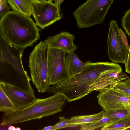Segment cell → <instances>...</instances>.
I'll list each match as a JSON object with an SVG mask.
<instances>
[{"instance_id": "obj_1", "label": "cell", "mask_w": 130, "mask_h": 130, "mask_svg": "<svg viewBox=\"0 0 130 130\" xmlns=\"http://www.w3.org/2000/svg\"><path fill=\"white\" fill-rule=\"evenodd\" d=\"M24 49L10 43L0 31V82L35 95L30 83L31 79L23 65Z\"/></svg>"}, {"instance_id": "obj_2", "label": "cell", "mask_w": 130, "mask_h": 130, "mask_svg": "<svg viewBox=\"0 0 130 130\" xmlns=\"http://www.w3.org/2000/svg\"><path fill=\"white\" fill-rule=\"evenodd\" d=\"M86 62L87 65L81 71L50 86L47 92H60L66 97L69 102L77 100L90 93L92 85L103 73L117 64L113 62H92L91 61Z\"/></svg>"}, {"instance_id": "obj_3", "label": "cell", "mask_w": 130, "mask_h": 130, "mask_svg": "<svg viewBox=\"0 0 130 130\" xmlns=\"http://www.w3.org/2000/svg\"><path fill=\"white\" fill-rule=\"evenodd\" d=\"M40 29L29 17L13 10L1 18L0 31L10 43L25 49L32 46L40 37Z\"/></svg>"}, {"instance_id": "obj_4", "label": "cell", "mask_w": 130, "mask_h": 130, "mask_svg": "<svg viewBox=\"0 0 130 130\" xmlns=\"http://www.w3.org/2000/svg\"><path fill=\"white\" fill-rule=\"evenodd\" d=\"M67 98L60 92L44 99H38L25 108L10 115L4 116L0 126H9L40 119L61 112Z\"/></svg>"}, {"instance_id": "obj_5", "label": "cell", "mask_w": 130, "mask_h": 130, "mask_svg": "<svg viewBox=\"0 0 130 130\" xmlns=\"http://www.w3.org/2000/svg\"><path fill=\"white\" fill-rule=\"evenodd\" d=\"M49 47L40 41L30 53L29 64L31 80L38 93L47 92L50 87L47 72V59Z\"/></svg>"}, {"instance_id": "obj_6", "label": "cell", "mask_w": 130, "mask_h": 130, "mask_svg": "<svg viewBox=\"0 0 130 130\" xmlns=\"http://www.w3.org/2000/svg\"><path fill=\"white\" fill-rule=\"evenodd\" d=\"M114 0H87L73 12L80 28L99 25L104 21Z\"/></svg>"}, {"instance_id": "obj_7", "label": "cell", "mask_w": 130, "mask_h": 130, "mask_svg": "<svg viewBox=\"0 0 130 130\" xmlns=\"http://www.w3.org/2000/svg\"><path fill=\"white\" fill-rule=\"evenodd\" d=\"M67 53L59 49L49 48L47 68L50 85L57 84L71 77L66 61Z\"/></svg>"}, {"instance_id": "obj_8", "label": "cell", "mask_w": 130, "mask_h": 130, "mask_svg": "<svg viewBox=\"0 0 130 130\" xmlns=\"http://www.w3.org/2000/svg\"><path fill=\"white\" fill-rule=\"evenodd\" d=\"M117 21H111L108 35L107 54L109 59L116 63H125L126 61L129 47L122 39Z\"/></svg>"}, {"instance_id": "obj_9", "label": "cell", "mask_w": 130, "mask_h": 130, "mask_svg": "<svg viewBox=\"0 0 130 130\" xmlns=\"http://www.w3.org/2000/svg\"><path fill=\"white\" fill-rule=\"evenodd\" d=\"M32 14L36 24L43 29L62 17L61 11L55 3L48 1L39 3L35 1L33 4Z\"/></svg>"}, {"instance_id": "obj_10", "label": "cell", "mask_w": 130, "mask_h": 130, "mask_svg": "<svg viewBox=\"0 0 130 130\" xmlns=\"http://www.w3.org/2000/svg\"><path fill=\"white\" fill-rule=\"evenodd\" d=\"M96 97L105 111L130 107V96L114 88L100 92Z\"/></svg>"}, {"instance_id": "obj_11", "label": "cell", "mask_w": 130, "mask_h": 130, "mask_svg": "<svg viewBox=\"0 0 130 130\" xmlns=\"http://www.w3.org/2000/svg\"><path fill=\"white\" fill-rule=\"evenodd\" d=\"M0 87L20 109L29 106L37 99L35 95L25 93L10 85L0 82Z\"/></svg>"}, {"instance_id": "obj_12", "label": "cell", "mask_w": 130, "mask_h": 130, "mask_svg": "<svg viewBox=\"0 0 130 130\" xmlns=\"http://www.w3.org/2000/svg\"><path fill=\"white\" fill-rule=\"evenodd\" d=\"M75 39L74 35L63 31L56 35L48 37L44 42L49 48L59 49L68 53L77 49V46L73 43Z\"/></svg>"}, {"instance_id": "obj_13", "label": "cell", "mask_w": 130, "mask_h": 130, "mask_svg": "<svg viewBox=\"0 0 130 130\" xmlns=\"http://www.w3.org/2000/svg\"><path fill=\"white\" fill-rule=\"evenodd\" d=\"M105 112L103 110L93 115L73 116L69 119L67 127L80 126L98 121L104 117Z\"/></svg>"}, {"instance_id": "obj_14", "label": "cell", "mask_w": 130, "mask_h": 130, "mask_svg": "<svg viewBox=\"0 0 130 130\" xmlns=\"http://www.w3.org/2000/svg\"><path fill=\"white\" fill-rule=\"evenodd\" d=\"M75 51L67 53L66 62L71 76L81 71L87 65L78 58Z\"/></svg>"}, {"instance_id": "obj_15", "label": "cell", "mask_w": 130, "mask_h": 130, "mask_svg": "<svg viewBox=\"0 0 130 130\" xmlns=\"http://www.w3.org/2000/svg\"><path fill=\"white\" fill-rule=\"evenodd\" d=\"M13 10L30 17L35 0H7Z\"/></svg>"}, {"instance_id": "obj_16", "label": "cell", "mask_w": 130, "mask_h": 130, "mask_svg": "<svg viewBox=\"0 0 130 130\" xmlns=\"http://www.w3.org/2000/svg\"><path fill=\"white\" fill-rule=\"evenodd\" d=\"M20 110L11 100L0 87V111L4 116L11 115Z\"/></svg>"}, {"instance_id": "obj_17", "label": "cell", "mask_w": 130, "mask_h": 130, "mask_svg": "<svg viewBox=\"0 0 130 130\" xmlns=\"http://www.w3.org/2000/svg\"><path fill=\"white\" fill-rule=\"evenodd\" d=\"M102 130H130V116L107 124Z\"/></svg>"}, {"instance_id": "obj_18", "label": "cell", "mask_w": 130, "mask_h": 130, "mask_svg": "<svg viewBox=\"0 0 130 130\" xmlns=\"http://www.w3.org/2000/svg\"><path fill=\"white\" fill-rule=\"evenodd\" d=\"M104 116L108 117L112 122L130 116V110L125 108L105 111Z\"/></svg>"}, {"instance_id": "obj_19", "label": "cell", "mask_w": 130, "mask_h": 130, "mask_svg": "<svg viewBox=\"0 0 130 130\" xmlns=\"http://www.w3.org/2000/svg\"><path fill=\"white\" fill-rule=\"evenodd\" d=\"M111 122L109 118L107 117H104L100 120L97 122L87 125L80 126V130H94L100 128H101L105 125Z\"/></svg>"}, {"instance_id": "obj_20", "label": "cell", "mask_w": 130, "mask_h": 130, "mask_svg": "<svg viewBox=\"0 0 130 130\" xmlns=\"http://www.w3.org/2000/svg\"><path fill=\"white\" fill-rule=\"evenodd\" d=\"M122 27L127 34L130 36V9L125 13L121 20Z\"/></svg>"}, {"instance_id": "obj_21", "label": "cell", "mask_w": 130, "mask_h": 130, "mask_svg": "<svg viewBox=\"0 0 130 130\" xmlns=\"http://www.w3.org/2000/svg\"><path fill=\"white\" fill-rule=\"evenodd\" d=\"M114 88L130 96V84L124 81L118 83Z\"/></svg>"}, {"instance_id": "obj_22", "label": "cell", "mask_w": 130, "mask_h": 130, "mask_svg": "<svg viewBox=\"0 0 130 130\" xmlns=\"http://www.w3.org/2000/svg\"><path fill=\"white\" fill-rule=\"evenodd\" d=\"M59 121L54 126V130L67 128V125L69 119L66 118L64 116H60L58 118Z\"/></svg>"}, {"instance_id": "obj_23", "label": "cell", "mask_w": 130, "mask_h": 130, "mask_svg": "<svg viewBox=\"0 0 130 130\" xmlns=\"http://www.w3.org/2000/svg\"><path fill=\"white\" fill-rule=\"evenodd\" d=\"M7 0H0V17H2L10 9Z\"/></svg>"}, {"instance_id": "obj_24", "label": "cell", "mask_w": 130, "mask_h": 130, "mask_svg": "<svg viewBox=\"0 0 130 130\" xmlns=\"http://www.w3.org/2000/svg\"><path fill=\"white\" fill-rule=\"evenodd\" d=\"M129 48L128 56L126 61L125 63V71L130 74V45L129 46Z\"/></svg>"}, {"instance_id": "obj_25", "label": "cell", "mask_w": 130, "mask_h": 130, "mask_svg": "<svg viewBox=\"0 0 130 130\" xmlns=\"http://www.w3.org/2000/svg\"><path fill=\"white\" fill-rule=\"evenodd\" d=\"M64 0H54L55 4L58 7L59 9L61 10L60 6Z\"/></svg>"}, {"instance_id": "obj_26", "label": "cell", "mask_w": 130, "mask_h": 130, "mask_svg": "<svg viewBox=\"0 0 130 130\" xmlns=\"http://www.w3.org/2000/svg\"><path fill=\"white\" fill-rule=\"evenodd\" d=\"M54 126H48L44 127L42 129H40L42 130H53Z\"/></svg>"}, {"instance_id": "obj_27", "label": "cell", "mask_w": 130, "mask_h": 130, "mask_svg": "<svg viewBox=\"0 0 130 130\" xmlns=\"http://www.w3.org/2000/svg\"><path fill=\"white\" fill-rule=\"evenodd\" d=\"M7 125L6 126H0V130H8V126H7Z\"/></svg>"}, {"instance_id": "obj_28", "label": "cell", "mask_w": 130, "mask_h": 130, "mask_svg": "<svg viewBox=\"0 0 130 130\" xmlns=\"http://www.w3.org/2000/svg\"><path fill=\"white\" fill-rule=\"evenodd\" d=\"M16 127L10 125L8 127V130H15Z\"/></svg>"}, {"instance_id": "obj_29", "label": "cell", "mask_w": 130, "mask_h": 130, "mask_svg": "<svg viewBox=\"0 0 130 130\" xmlns=\"http://www.w3.org/2000/svg\"><path fill=\"white\" fill-rule=\"evenodd\" d=\"M36 2L39 3H43L47 1L46 0H35Z\"/></svg>"}, {"instance_id": "obj_30", "label": "cell", "mask_w": 130, "mask_h": 130, "mask_svg": "<svg viewBox=\"0 0 130 130\" xmlns=\"http://www.w3.org/2000/svg\"><path fill=\"white\" fill-rule=\"evenodd\" d=\"M124 82H126L127 83H129V84H130V79L129 78L128 79H127L126 80H125L124 81Z\"/></svg>"}, {"instance_id": "obj_31", "label": "cell", "mask_w": 130, "mask_h": 130, "mask_svg": "<svg viewBox=\"0 0 130 130\" xmlns=\"http://www.w3.org/2000/svg\"><path fill=\"white\" fill-rule=\"evenodd\" d=\"M21 129L20 127H16L15 130H21Z\"/></svg>"}, {"instance_id": "obj_32", "label": "cell", "mask_w": 130, "mask_h": 130, "mask_svg": "<svg viewBox=\"0 0 130 130\" xmlns=\"http://www.w3.org/2000/svg\"><path fill=\"white\" fill-rule=\"evenodd\" d=\"M54 0H48V1L50 2H52V1H54Z\"/></svg>"}, {"instance_id": "obj_33", "label": "cell", "mask_w": 130, "mask_h": 130, "mask_svg": "<svg viewBox=\"0 0 130 130\" xmlns=\"http://www.w3.org/2000/svg\"><path fill=\"white\" fill-rule=\"evenodd\" d=\"M128 109L130 110V107H129V108H128Z\"/></svg>"}]
</instances>
